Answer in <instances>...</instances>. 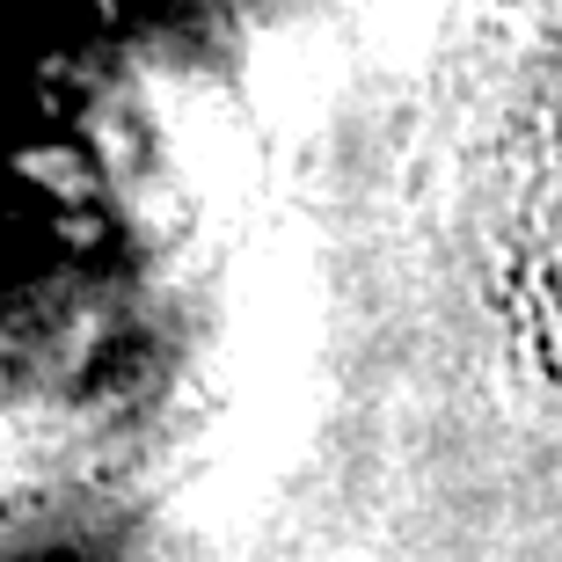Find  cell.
Here are the masks:
<instances>
[{
    "label": "cell",
    "instance_id": "obj_1",
    "mask_svg": "<svg viewBox=\"0 0 562 562\" xmlns=\"http://www.w3.org/2000/svg\"><path fill=\"white\" fill-rule=\"evenodd\" d=\"M475 234L490 300L562 380V0H497L475 74Z\"/></svg>",
    "mask_w": 562,
    "mask_h": 562
}]
</instances>
